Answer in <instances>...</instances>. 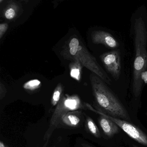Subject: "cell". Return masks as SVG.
Masks as SVG:
<instances>
[{"label": "cell", "instance_id": "obj_1", "mask_svg": "<svg viewBox=\"0 0 147 147\" xmlns=\"http://www.w3.org/2000/svg\"><path fill=\"white\" fill-rule=\"evenodd\" d=\"M129 35L134 47L131 86L136 98L142 93L147 82V8L142 5L137 8L130 19Z\"/></svg>", "mask_w": 147, "mask_h": 147}, {"label": "cell", "instance_id": "obj_2", "mask_svg": "<svg viewBox=\"0 0 147 147\" xmlns=\"http://www.w3.org/2000/svg\"><path fill=\"white\" fill-rule=\"evenodd\" d=\"M93 88L95 100L101 111L114 117L130 120L126 109L102 79L95 78Z\"/></svg>", "mask_w": 147, "mask_h": 147}, {"label": "cell", "instance_id": "obj_3", "mask_svg": "<svg viewBox=\"0 0 147 147\" xmlns=\"http://www.w3.org/2000/svg\"><path fill=\"white\" fill-rule=\"evenodd\" d=\"M80 100L77 96L66 97L62 99L57 105L50 121L49 127L45 132L44 140L49 141L54 131L60 123L61 118L69 112L85 109Z\"/></svg>", "mask_w": 147, "mask_h": 147}, {"label": "cell", "instance_id": "obj_4", "mask_svg": "<svg viewBox=\"0 0 147 147\" xmlns=\"http://www.w3.org/2000/svg\"><path fill=\"white\" fill-rule=\"evenodd\" d=\"M88 109L100 115H103L113 121L116 125L120 127L129 136L139 143L147 146V136L140 129L132 124L125 120H122L117 118L111 117L93 108L89 104H86Z\"/></svg>", "mask_w": 147, "mask_h": 147}, {"label": "cell", "instance_id": "obj_5", "mask_svg": "<svg viewBox=\"0 0 147 147\" xmlns=\"http://www.w3.org/2000/svg\"><path fill=\"white\" fill-rule=\"evenodd\" d=\"M101 60L107 73L115 81L118 80L122 69L120 50H113L104 53L101 55Z\"/></svg>", "mask_w": 147, "mask_h": 147}, {"label": "cell", "instance_id": "obj_6", "mask_svg": "<svg viewBox=\"0 0 147 147\" xmlns=\"http://www.w3.org/2000/svg\"><path fill=\"white\" fill-rule=\"evenodd\" d=\"M95 42L101 44L108 49L113 50L118 49L120 44L117 38L108 32L99 31L94 36Z\"/></svg>", "mask_w": 147, "mask_h": 147}, {"label": "cell", "instance_id": "obj_7", "mask_svg": "<svg viewBox=\"0 0 147 147\" xmlns=\"http://www.w3.org/2000/svg\"><path fill=\"white\" fill-rule=\"evenodd\" d=\"M81 112L78 111L69 112L62 117L60 123L69 127H78L81 122Z\"/></svg>", "mask_w": 147, "mask_h": 147}, {"label": "cell", "instance_id": "obj_8", "mask_svg": "<svg viewBox=\"0 0 147 147\" xmlns=\"http://www.w3.org/2000/svg\"><path fill=\"white\" fill-rule=\"evenodd\" d=\"M99 123L104 133L107 136H112L119 131L118 126L111 119L103 115H100L99 118Z\"/></svg>", "mask_w": 147, "mask_h": 147}, {"label": "cell", "instance_id": "obj_9", "mask_svg": "<svg viewBox=\"0 0 147 147\" xmlns=\"http://www.w3.org/2000/svg\"><path fill=\"white\" fill-rule=\"evenodd\" d=\"M86 126L88 130L95 137L100 138V132L94 121L90 117H87L86 122Z\"/></svg>", "mask_w": 147, "mask_h": 147}, {"label": "cell", "instance_id": "obj_10", "mask_svg": "<svg viewBox=\"0 0 147 147\" xmlns=\"http://www.w3.org/2000/svg\"><path fill=\"white\" fill-rule=\"evenodd\" d=\"M61 95V89L58 88L54 92L51 100V105L53 106L57 105L60 101Z\"/></svg>", "mask_w": 147, "mask_h": 147}, {"label": "cell", "instance_id": "obj_11", "mask_svg": "<svg viewBox=\"0 0 147 147\" xmlns=\"http://www.w3.org/2000/svg\"><path fill=\"white\" fill-rule=\"evenodd\" d=\"M40 84L39 81L38 80H33L26 83L24 86V88L25 89L33 90L37 88Z\"/></svg>", "mask_w": 147, "mask_h": 147}, {"label": "cell", "instance_id": "obj_12", "mask_svg": "<svg viewBox=\"0 0 147 147\" xmlns=\"http://www.w3.org/2000/svg\"><path fill=\"white\" fill-rule=\"evenodd\" d=\"M79 42L78 39L76 38H73L69 43V46L70 49H78Z\"/></svg>", "mask_w": 147, "mask_h": 147}, {"label": "cell", "instance_id": "obj_13", "mask_svg": "<svg viewBox=\"0 0 147 147\" xmlns=\"http://www.w3.org/2000/svg\"><path fill=\"white\" fill-rule=\"evenodd\" d=\"M15 11L13 9H9L5 13V17L8 19H11L15 16Z\"/></svg>", "mask_w": 147, "mask_h": 147}, {"label": "cell", "instance_id": "obj_14", "mask_svg": "<svg viewBox=\"0 0 147 147\" xmlns=\"http://www.w3.org/2000/svg\"><path fill=\"white\" fill-rule=\"evenodd\" d=\"M79 74H80V71H79V69H74L71 71V75L72 77L77 78Z\"/></svg>", "mask_w": 147, "mask_h": 147}, {"label": "cell", "instance_id": "obj_15", "mask_svg": "<svg viewBox=\"0 0 147 147\" xmlns=\"http://www.w3.org/2000/svg\"><path fill=\"white\" fill-rule=\"evenodd\" d=\"M0 147H9L7 144H5L2 141L0 142Z\"/></svg>", "mask_w": 147, "mask_h": 147}, {"label": "cell", "instance_id": "obj_16", "mask_svg": "<svg viewBox=\"0 0 147 147\" xmlns=\"http://www.w3.org/2000/svg\"><path fill=\"white\" fill-rule=\"evenodd\" d=\"M82 145L83 147H94L89 144H82Z\"/></svg>", "mask_w": 147, "mask_h": 147}, {"label": "cell", "instance_id": "obj_17", "mask_svg": "<svg viewBox=\"0 0 147 147\" xmlns=\"http://www.w3.org/2000/svg\"><path fill=\"white\" fill-rule=\"evenodd\" d=\"M48 142L49 141H46V142H45V144H44L43 146V147H46V146H47V144H48ZM54 147H56V146H54Z\"/></svg>", "mask_w": 147, "mask_h": 147}, {"label": "cell", "instance_id": "obj_18", "mask_svg": "<svg viewBox=\"0 0 147 147\" xmlns=\"http://www.w3.org/2000/svg\"><path fill=\"white\" fill-rule=\"evenodd\" d=\"M133 147H138V146H136V145H133Z\"/></svg>", "mask_w": 147, "mask_h": 147}]
</instances>
